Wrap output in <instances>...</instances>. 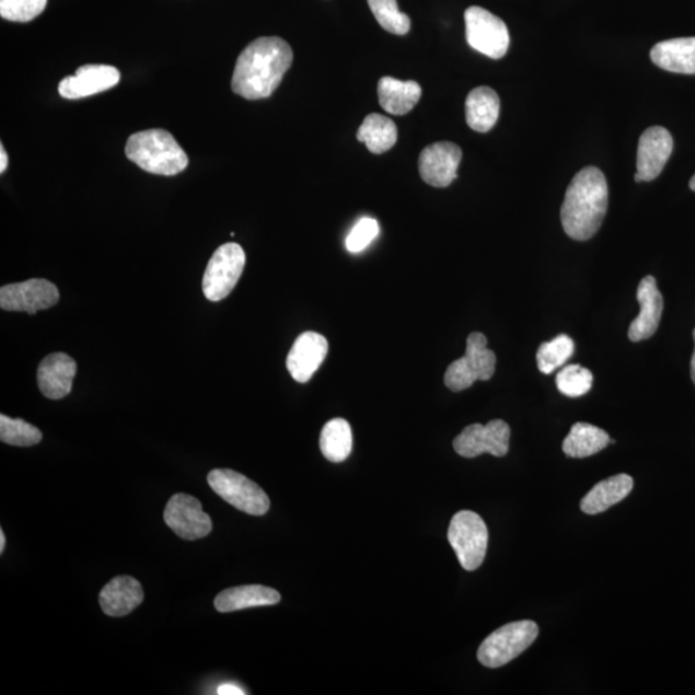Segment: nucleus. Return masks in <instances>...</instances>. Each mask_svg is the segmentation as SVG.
Here are the masks:
<instances>
[{
    "label": "nucleus",
    "mask_w": 695,
    "mask_h": 695,
    "mask_svg": "<svg viewBox=\"0 0 695 695\" xmlns=\"http://www.w3.org/2000/svg\"><path fill=\"white\" fill-rule=\"evenodd\" d=\"M292 49L278 36H262L252 42L238 58L232 76V91L246 100L273 96L292 63Z\"/></svg>",
    "instance_id": "nucleus-1"
},
{
    "label": "nucleus",
    "mask_w": 695,
    "mask_h": 695,
    "mask_svg": "<svg viewBox=\"0 0 695 695\" xmlns=\"http://www.w3.org/2000/svg\"><path fill=\"white\" fill-rule=\"evenodd\" d=\"M609 209V183L595 166L583 167L567 188L560 218L570 239L587 241L595 235Z\"/></svg>",
    "instance_id": "nucleus-2"
},
{
    "label": "nucleus",
    "mask_w": 695,
    "mask_h": 695,
    "mask_svg": "<svg viewBox=\"0 0 695 695\" xmlns=\"http://www.w3.org/2000/svg\"><path fill=\"white\" fill-rule=\"evenodd\" d=\"M126 155L151 174L175 175L186 170L188 157L174 137L164 129H149L130 136Z\"/></svg>",
    "instance_id": "nucleus-3"
},
{
    "label": "nucleus",
    "mask_w": 695,
    "mask_h": 695,
    "mask_svg": "<svg viewBox=\"0 0 695 695\" xmlns=\"http://www.w3.org/2000/svg\"><path fill=\"white\" fill-rule=\"evenodd\" d=\"M537 636L536 622H511V624L497 628L480 644L478 661L488 669L502 668L529 649Z\"/></svg>",
    "instance_id": "nucleus-4"
},
{
    "label": "nucleus",
    "mask_w": 695,
    "mask_h": 695,
    "mask_svg": "<svg viewBox=\"0 0 695 695\" xmlns=\"http://www.w3.org/2000/svg\"><path fill=\"white\" fill-rule=\"evenodd\" d=\"M496 355L487 348V338L480 333L467 336L466 352L449 366L444 384L452 392L471 387L477 380L487 382L495 375Z\"/></svg>",
    "instance_id": "nucleus-5"
},
{
    "label": "nucleus",
    "mask_w": 695,
    "mask_h": 695,
    "mask_svg": "<svg viewBox=\"0 0 695 695\" xmlns=\"http://www.w3.org/2000/svg\"><path fill=\"white\" fill-rule=\"evenodd\" d=\"M449 541L456 553L461 567L475 570L486 558L488 530L485 521L470 510L453 516L449 529Z\"/></svg>",
    "instance_id": "nucleus-6"
},
{
    "label": "nucleus",
    "mask_w": 695,
    "mask_h": 695,
    "mask_svg": "<svg viewBox=\"0 0 695 695\" xmlns=\"http://www.w3.org/2000/svg\"><path fill=\"white\" fill-rule=\"evenodd\" d=\"M208 482L218 496L248 516H265L269 510L267 494L243 474L216 470L209 473Z\"/></svg>",
    "instance_id": "nucleus-7"
},
{
    "label": "nucleus",
    "mask_w": 695,
    "mask_h": 695,
    "mask_svg": "<svg viewBox=\"0 0 695 695\" xmlns=\"http://www.w3.org/2000/svg\"><path fill=\"white\" fill-rule=\"evenodd\" d=\"M245 262L244 248L239 244L219 246L205 269L204 296L210 302H219L229 297L244 273Z\"/></svg>",
    "instance_id": "nucleus-8"
},
{
    "label": "nucleus",
    "mask_w": 695,
    "mask_h": 695,
    "mask_svg": "<svg viewBox=\"0 0 695 695\" xmlns=\"http://www.w3.org/2000/svg\"><path fill=\"white\" fill-rule=\"evenodd\" d=\"M466 42L470 46L494 60L508 54L510 35L507 24L480 7L465 11Z\"/></svg>",
    "instance_id": "nucleus-9"
},
{
    "label": "nucleus",
    "mask_w": 695,
    "mask_h": 695,
    "mask_svg": "<svg viewBox=\"0 0 695 695\" xmlns=\"http://www.w3.org/2000/svg\"><path fill=\"white\" fill-rule=\"evenodd\" d=\"M510 433V427L503 420H493L487 426L473 424L455 438L453 449L466 459L478 457L483 453L503 457L509 451Z\"/></svg>",
    "instance_id": "nucleus-10"
},
{
    "label": "nucleus",
    "mask_w": 695,
    "mask_h": 695,
    "mask_svg": "<svg viewBox=\"0 0 695 695\" xmlns=\"http://www.w3.org/2000/svg\"><path fill=\"white\" fill-rule=\"evenodd\" d=\"M60 300L56 285L44 278H32L19 283L5 285L0 289V306L4 311L36 312L49 310Z\"/></svg>",
    "instance_id": "nucleus-11"
},
{
    "label": "nucleus",
    "mask_w": 695,
    "mask_h": 695,
    "mask_svg": "<svg viewBox=\"0 0 695 695\" xmlns=\"http://www.w3.org/2000/svg\"><path fill=\"white\" fill-rule=\"evenodd\" d=\"M164 521L175 535L185 540H199L208 536L213 530V523L202 505L194 496L177 494L167 502L164 510Z\"/></svg>",
    "instance_id": "nucleus-12"
},
{
    "label": "nucleus",
    "mask_w": 695,
    "mask_h": 695,
    "mask_svg": "<svg viewBox=\"0 0 695 695\" xmlns=\"http://www.w3.org/2000/svg\"><path fill=\"white\" fill-rule=\"evenodd\" d=\"M463 151L452 142H437L420 153L419 172L424 182L437 188L449 187L457 178Z\"/></svg>",
    "instance_id": "nucleus-13"
},
{
    "label": "nucleus",
    "mask_w": 695,
    "mask_h": 695,
    "mask_svg": "<svg viewBox=\"0 0 695 695\" xmlns=\"http://www.w3.org/2000/svg\"><path fill=\"white\" fill-rule=\"evenodd\" d=\"M674 149V139L668 129L648 128L640 137L636 158V182L655 181L663 171Z\"/></svg>",
    "instance_id": "nucleus-14"
},
{
    "label": "nucleus",
    "mask_w": 695,
    "mask_h": 695,
    "mask_svg": "<svg viewBox=\"0 0 695 695\" xmlns=\"http://www.w3.org/2000/svg\"><path fill=\"white\" fill-rule=\"evenodd\" d=\"M120 82V72L109 65H84L76 76L66 77L58 85L63 99L79 100L112 90Z\"/></svg>",
    "instance_id": "nucleus-15"
},
{
    "label": "nucleus",
    "mask_w": 695,
    "mask_h": 695,
    "mask_svg": "<svg viewBox=\"0 0 695 695\" xmlns=\"http://www.w3.org/2000/svg\"><path fill=\"white\" fill-rule=\"evenodd\" d=\"M328 343L324 335L306 332L299 335L288 355L287 368L298 383L310 382L324 363Z\"/></svg>",
    "instance_id": "nucleus-16"
},
{
    "label": "nucleus",
    "mask_w": 695,
    "mask_h": 695,
    "mask_svg": "<svg viewBox=\"0 0 695 695\" xmlns=\"http://www.w3.org/2000/svg\"><path fill=\"white\" fill-rule=\"evenodd\" d=\"M636 298L640 304V313L628 328V338L638 343L652 338L662 317L663 298L653 276L642 278L636 291Z\"/></svg>",
    "instance_id": "nucleus-17"
},
{
    "label": "nucleus",
    "mask_w": 695,
    "mask_h": 695,
    "mask_svg": "<svg viewBox=\"0 0 695 695\" xmlns=\"http://www.w3.org/2000/svg\"><path fill=\"white\" fill-rule=\"evenodd\" d=\"M77 371V362L69 355L54 354L44 358L38 369V385L43 396L49 399L68 396Z\"/></svg>",
    "instance_id": "nucleus-18"
},
{
    "label": "nucleus",
    "mask_w": 695,
    "mask_h": 695,
    "mask_svg": "<svg viewBox=\"0 0 695 695\" xmlns=\"http://www.w3.org/2000/svg\"><path fill=\"white\" fill-rule=\"evenodd\" d=\"M143 589L136 578L114 577L100 592L102 611L109 617H124L143 602Z\"/></svg>",
    "instance_id": "nucleus-19"
},
{
    "label": "nucleus",
    "mask_w": 695,
    "mask_h": 695,
    "mask_svg": "<svg viewBox=\"0 0 695 695\" xmlns=\"http://www.w3.org/2000/svg\"><path fill=\"white\" fill-rule=\"evenodd\" d=\"M650 58L658 68L677 74H695V38H677L657 43Z\"/></svg>",
    "instance_id": "nucleus-20"
},
{
    "label": "nucleus",
    "mask_w": 695,
    "mask_h": 695,
    "mask_svg": "<svg viewBox=\"0 0 695 695\" xmlns=\"http://www.w3.org/2000/svg\"><path fill=\"white\" fill-rule=\"evenodd\" d=\"M379 104L387 114L412 113L421 99V86L414 80L401 82L392 77H383L378 83Z\"/></svg>",
    "instance_id": "nucleus-21"
},
{
    "label": "nucleus",
    "mask_w": 695,
    "mask_h": 695,
    "mask_svg": "<svg viewBox=\"0 0 695 695\" xmlns=\"http://www.w3.org/2000/svg\"><path fill=\"white\" fill-rule=\"evenodd\" d=\"M634 479L627 474H617L613 477L599 482L591 491L583 497L581 510L584 514L596 516L603 513L626 499L633 491Z\"/></svg>",
    "instance_id": "nucleus-22"
},
{
    "label": "nucleus",
    "mask_w": 695,
    "mask_h": 695,
    "mask_svg": "<svg viewBox=\"0 0 695 695\" xmlns=\"http://www.w3.org/2000/svg\"><path fill=\"white\" fill-rule=\"evenodd\" d=\"M280 592L274 589L262 584H246L222 591L216 598L215 606L218 612L229 613L254 606L275 605L280 603Z\"/></svg>",
    "instance_id": "nucleus-23"
},
{
    "label": "nucleus",
    "mask_w": 695,
    "mask_h": 695,
    "mask_svg": "<svg viewBox=\"0 0 695 695\" xmlns=\"http://www.w3.org/2000/svg\"><path fill=\"white\" fill-rule=\"evenodd\" d=\"M466 123L471 129L487 134L491 130L500 115V99L493 88H475L465 102Z\"/></svg>",
    "instance_id": "nucleus-24"
},
{
    "label": "nucleus",
    "mask_w": 695,
    "mask_h": 695,
    "mask_svg": "<svg viewBox=\"0 0 695 695\" xmlns=\"http://www.w3.org/2000/svg\"><path fill=\"white\" fill-rule=\"evenodd\" d=\"M610 443L611 438L605 430L589 422H576L563 442V451L569 457L583 459L595 455Z\"/></svg>",
    "instance_id": "nucleus-25"
},
{
    "label": "nucleus",
    "mask_w": 695,
    "mask_h": 695,
    "mask_svg": "<svg viewBox=\"0 0 695 695\" xmlns=\"http://www.w3.org/2000/svg\"><path fill=\"white\" fill-rule=\"evenodd\" d=\"M358 141L375 155L390 151L397 143L398 129L396 124L384 115L370 114L366 116L357 131Z\"/></svg>",
    "instance_id": "nucleus-26"
},
{
    "label": "nucleus",
    "mask_w": 695,
    "mask_h": 695,
    "mask_svg": "<svg viewBox=\"0 0 695 695\" xmlns=\"http://www.w3.org/2000/svg\"><path fill=\"white\" fill-rule=\"evenodd\" d=\"M354 437L347 420L336 417L325 424L321 431L320 449L332 463H343L352 452Z\"/></svg>",
    "instance_id": "nucleus-27"
},
{
    "label": "nucleus",
    "mask_w": 695,
    "mask_h": 695,
    "mask_svg": "<svg viewBox=\"0 0 695 695\" xmlns=\"http://www.w3.org/2000/svg\"><path fill=\"white\" fill-rule=\"evenodd\" d=\"M575 354V341L568 335L556 336L552 341L541 344L536 360L538 370L551 375L556 369L565 366Z\"/></svg>",
    "instance_id": "nucleus-28"
},
{
    "label": "nucleus",
    "mask_w": 695,
    "mask_h": 695,
    "mask_svg": "<svg viewBox=\"0 0 695 695\" xmlns=\"http://www.w3.org/2000/svg\"><path fill=\"white\" fill-rule=\"evenodd\" d=\"M368 3L379 25L387 33L406 35L412 28V20L399 11L397 0H368Z\"/></svg>",
    "instance_id": "nucleus-29"
},
{
    "label": "nucleus",
    "mask_w": 695,
    "mask_h": 695,
    "mask_svg": "<svg viewBox=\"0 0 695 695\" xmlns=\"http://www.w3.org/2000/svg\"><path fill=\"white\" fill-rule=\"evenodd\" d=\"M42 431L21 419H12L4 414L0 415V439L3 443L18 445V448H31L42 441Z\"/></svg>",
    "instance_id": "nucleus-30"
},
{
    "label": "nucleus",
    "mask_w": 695,
    "mask_h": 695,
    "mask_svg": "<svg viewBox=\"0 0 695 695\" xmlns=\"http://www.w3.org/2000/svg\"><path fill=\"white\" fill-rule=\"evenodd\" d=\"M555 382L561 394L569 398H578L590 392L594 377L589 369L580 364H568L558 372Z\"/></svg>",
    "instance_id": "nucleus-31"
},
{
    "label": "nucleus",
    "mask_w": 695,
    "mask_h": 695,
    "mask_svg": "<svg viewBox=\"0 0 695 695\" xmlns=\"http://www.w3.org/2000/svg\"><path fill=\"white\" fill-rule=\"evenodd\" d=\"M48 0H0V16L13 22H28L46 10Z\"/></svg>",
    "instance_id": "nucleus-32"
},
{
    "label": "nucleus",
    "mask_w": 695,
    "mask_h": 695,
    "mask_svg": "<svg viewBox=\"0 0 695 695\" xmlns=\"http://www.w3.org/2000/svg\"><path fill=\"white\" fill-rule=\"evenodd\" d=\"M379 231L380 227L375 219H360L346 240L347 251L354 254L363 252L378 238Z\"/></svg>",
    "instance_id": "nucleus-33"
},
{
    "label": "nucleus",
    "mask_w": 695,
    "mask_h": 695,
    "mask_svg": "<svg viewBox=\"0 0 695 695\" xmlns=\"http://www.w3.org/2000/svg\"><path fill=\"white\" fill-rule=\"evenodd\" d=\"M219 695H244L246 694L245 691L241 690V687H239L235 684H223L221 686L218 687V692Z\"/></svg>",
    "instance_id": "nucleus-34"
},
{
    "label": "nucleus",
    "mask_w": 695,
    "mask_h": 695,
    "mask_svg": "<svg viewBox=\"0 0 695 695\" xmlns=\"http://www.w3.org/2000/svg\"><path fill=\"white\" fill-rule=\"evenodd\" d=\"M7 166H9V155H7L3 146H0V173H4Z\"/></svg>",
    "instance_id": "nucleus-35"
},
{
    "label": "nucleus",
    "mask_w": 695,
    "mask_h": 695,
    "mask_svg": "<svg viewBox=\"0 0 695 695\" xmlns=\"http://www.w3.org/2000/svg\"><path fill=\"white\" fill-rule=\"evenodd\" d=\"M693 338H694V343H695V328H694V332H693ZM691 374H692L693 383L695 385V348H694V354H693L692 362H691Z\"/></svg>",
    "instance_id": "nucleus-36"
},
{
    "label": "nucleus",
    "mask_w": 695,
    "mask_h": 695,
    "mask_svg": "<svg viewBox=\"0 0 695 695\" xmlns=\"http://www.w3.org/2000/svg\"><path fill=\"white\" fill-rule=\"evenodd\" d=\"M4 547H5V535L3 530H0V553H4Z\"/></svg>",
    "instance_id": "nucleus-37"
},
{
    "label": "nucleus",
    "mask_w": 695,
    "mask_h": 695,
    "mask_svg": "<svg viewBox=\"0 0 695 695\" xmlns=\"http://www.w3.org/2000/svg\"><path fill=\"white\" fill-rule=\"evenodd\" d=\"M690 187L692 192H695V174L693 175V178L690 182Z\"/></svg>",
    "instance_id": "nucleus-38"
}]
</instances>
